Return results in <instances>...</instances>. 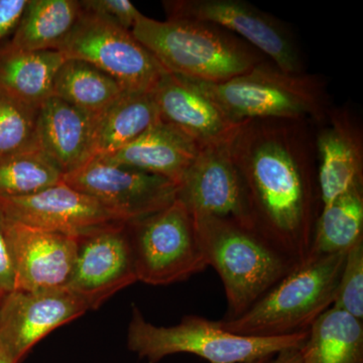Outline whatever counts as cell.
<instances>
[{"mask_svg": "<svg viewBox=\"0 0 363 363\" xmlns=\"http://www.w3.org/2000/svg\"><path fill=\"white\" fill-rule=\"evenodd\" d=\"M80 13L77 0H28L9 44L23 51H57Z\"/></svg>", "mask_w": 363, "mask_h": 363, "instance_id": "23", "label": "cell"}, {"mask_svg": "<svg viewBox=\"0 0 363 363\" xmlns=\"http://www.w3.org/2000/svg\"><path fill=\"white\" fill-rule=\"evenodd\" d=\"M346 253L309 257L245 314L217 322L231 333L250 337L309 331L335 302Z\"/></svg>", "mask_w": 363, "mask_h": 363, "instance_id": "5", "label": "cell"}, {"mask_svg": "<svg viewBox=\"0 0 363 363\" xmlns=\"http://www.w3.org/2000/svg\"><path fill=\"white\" fill-rule=\"evenodd\" d=\"M111 76L85 61L66 59L52 85V96L87 113H99L124 92Z\"/></svg>", "mask_w": 363, "mask_h": 363, "instance_id": "25", "label": "cell"}, {"mask_svg": "<svg viewBox=\"0 0 363 363\" xmlns=\"http://www.w3.org/2000/svg\"><path fill=\"white\" fill-rule=\"evenodd\" d=\"M315 149L322 207L363 186L362 124L351 109L331 107L315 125Z\"/></svg>", "mask_w": 363, "mask_h": 363, "instance_id": "16", "label": "cell"}, {"mask_svg": "<svg viewBox=\"0 0 363 363\" xmlns=\"http://www.w3.org/2000/svg\"><path fill=\"white\" fill-rule=\"evenodd\" d=\"M63 177L40 150L0 157V198L35 194L63 181Z\"/></svg>", "mask_w": 363, "mask_h": 363, "instance_id": "26", "label": "cell"}, {"mask_svg": "<svg viewBox=\"0 0 363 363\" xmlns=\"http://www.w3.org/2000/svg\"><path fill=\"white\" fill-rule=\"evenodd\" d=\"M302 354L304 363H363V321L332 306L309 329Z\"/></svg>", "mask_w": 363, "mask_h": 363, "instance_id": "22", "label": "cell"}, {"mask_svg": "<svg viewBox=\"0 0 363 363\" xmlns=\"http://www.w3.org/2000/svg\"><path fill=\"white\" fill-rule=\"evenodd\" d=\"M88 310V306L68 289L11 291L0 297V342L14 362L20 363L48 334Z\"/></svg>", "mask_w": 363, "mask_h": 363, "instance_id": "13", "label": "cell"}, {"mask_svg": "<svg viewBox=\"0 0 363 363\" xmlns=\"http://www.w3.org/2000/svg\"><path fill=\"white\" fill-rule=\"evenodd\" d=\"M79 2L86 13L94 14L130 32L143 16L130 0H83Z\"/></svg>", "mask_w": 363, "mask_h": 363, "instance_id": "29", "label": "cell"}, {"mask_svg": "<svg viewBox=\"0 0 363 363\" xmlns=\"http://www.w3.org/2000/svg\"><path fill=\"white\" fill-rule=\"evenodd\" d=\"M57 51L66 59L96 67L130 92H152L167 73L130 30L82 9L73 30Z\"/></svg>", "mask_w": 363, "mask_h": 363, "instance_id": "9", "label": "cell"}, {"mask_svg": "<svg viewBox=\"0 0 363 363\" xmlns=\"http://www.w3.org/2000/svg\"><path fill=\"white\" fill-rule=\"evenodd\" d=\"M66 57L60 51L30 52L9 44L0 47V90L40 107L52 95V85Z\"/></svg>", "mask_w": 363, "mask_h": 363, "instance_id": "21", "label": "cell"}, {"mask_svg": "<svg viewBox=\"0 0 363 363\" xmlns=\"http://www.w3.org/2000/svg\"><path fill=\"white\" fill-rule=\"evenodd\" d=\"M131 33L164 70L203 82H223L267 59L233 33L202 21L143 16Z\"/></svg>", "mask_w": 363, "mask_h": 363, "instance_id": "3", "label": "cell"}, {"mask_svg": "<svg viewBox=\"0 0 363 363\" xmlns=\"http://www.w3.org/2000/svg\"><path fill=\"white\" fill-rule=\"evenodd\" d=\"M0 213L23 225L75 236L123 222L96 200L63 181L35 194L0 198Z\"/></svg>", "mask_w": 363, "mask_h": 363, "instance_id": "14", "label": "cell"}, {"mask_svg": "<svg viewBox=\"0 0 363 363\" xmlns=\"http://www.w3.org/2000/svg\"><path fill=\"white\" fill-rule=\"evenodd\" d=\"M183 78L234 123L279 118L303 119L318 125L332 107L323 79L307 73H288L269 59L223 82Z\"/></svg>", "mask_w": 363, "mask_h": 363, "instance_id": "2", "label": "cell"}, {"mask_svg": "<svg viewBox=\"0 0 363 363\" xmlns=\"http://www.w3.org/2000/svg\"><path fill=\"white\" fill-rule=\"evenodd\" d=\"M309 331L278 337H250L222 328L217 321L186 316L175 326L150 323L133 307L128 346L140 357L156 363L177 353H189L210 363H247L274 357L289 348H302Z\"/></svg>", "mask_w": 363, "mask_h": 363, "instance_id": "6", "label": "cell"}, {"mask_svg": "<svg viewBox=\"0 0 363 363\" xmlns=\"http://www.w3.org/2000/svg\"><path fill=\"white\" fill-rule=\"evenodd\" d=\"M333 307L363 321V241L346 253Z\"/></svg>", "mask_w": 363, "mask_h": 363, "instance_id": "28", "label": "cell"}, {"mask_svg": "<svg viewBox=\"0 0 363 363\" xmlns=\"http://www.w3.org/2000/svg\"><path fill=\"white\" fill-rule=\"evenodd\" d=\"M302 348H289L279 351L267 363H304Z\"/></svg>", "mask_w": 363, "mask_h": 363, "instance_id": "32", "label": "cell"}, {"mask_svg": "<svg viewBox=\"0 0 363 363\" xmlns=\"http://www.w3.org/2000/svg\"><path fill=\"white\" fill-rule=\"evenodd\" d=\"M167 20L211 23L247 42L281 70L303 74L305 61L286 21L243 0H166Z\"/></svg>", "mask_w": 363, "mask_h": 363, "instance_id": "8", "label": "cell"}, {"mask_svg": "<svg viewBox=\"0 0 363 363\" xmlns=\"http://www.w3.org/2000/svg\"><path fill=\"white\" fill-rule=\"evenodd\" d=\"M40 107L0 90V157L39 150L37 124Z\"/></svg>", "mask_w": 363, "mask_h": 363, "instance_id": "27", "label": "cell"}, {"mask_svg": "<svg viewBox=\"0 0 363 363\" xmlns=\"http://www.w3.org/2000/svg\"><path fill=\"white\" fill-rule=\"evenodd\" d=\"M0 363H16L1 342H0Z\"/></svg>", "mask_w": 363, "mask_h": 363, "instance_id": "33", "label": "cell"}, {"mask_svg": "<svg viewBox=\"0 0 363 363\" xmlns=\"http://www.w3.org/2000/svg\"><path fill=\"white\" fill-rule=\"evenodd\" d=\"M228 149L247 192L255 230L298 266L311 252L322 209L315 124L303 119H250Z\"/></svg>", "mask_w": 363, "mask_h": 363, "instance_id": "1", "label": "cell"}, {"mask_svg": "<svg viewBox=\"0 0 363 363\" xmlns=\"http://www.w3.org/2000/svg\"><path fill=\"white\" fill-rule=\"evenodd\" d=\"M154 95L160 118L190 136L202 149L228 142L238 126L185 79L169 72Z\"/></svg>", "mask_w": 363, "mask_h": 363, "instance_id": "17", "label": "cell"}, {"mask_svg": "<svg viewBox=\"0 0 363 363\" xmlns=\"http://www.w3.org/2000/svg\"><path fill=\"white\" fill-rule=\"evenodd\" d=\"M125 225L138 281L152 286L171 285L208 267L194 218L179 200Z\"/></svg>", "mask_w": 363, "mask_h": 363, "instance_id": "7", "label": "cell"}, {"mask_svg": "<svg viewBox=\"0 0 363 363\" xmlns=\"http://www.w3.org/2000/svg\"><path fill=\"white\" fill-rule=\"evenodd\" d=\"M363 241V186L322 207L310 257L347 252Z\"/></svg>", "mask_w": 363, "mask_h": 363, "instance_id": "24", "label": "cell"}, {"mask_svg": "<svg viewBox=\"0 0 363 363\" xmlns=\"http://www.w3.org/2000/svg\"><path fill=\"white\" fill-rule=\"evenodd\" d=\"M271 358H264V359L255 360V362H250L247 363H267L269 359H271Z\"/></svg>", "mask_w": 363, "mask_h": 363, "instance_id": "34", "label": "cell"}, {"mask_svg": "<svg viewBox=\"0 0 363 363\" xmlns=\"http://www.w3.org/2000/svg\"><path fill=\"white\" fill-rule=\"evenodd\" d=\"M177 200L193 218L226 219L255 230L247 192L228 142L203 147L178 184Z\"/></svg>", "mask_w": 363, "mask_h": 363, "instance_id": "12", "label": "cell"}, {"mask_svg": "<svg viewBox=\"0 0 363 363\" xmlns=\"http://www.w3.org/2000/svg\"><path fill=\"white\" fill-rule=\"evenodd\" d=\"M94 116L54 96L40 105L38 147L64 175L80 169L93 159Z\"/></svg>", "mask_w": 363, "mask_h": 363, "instance_id": "19", "label": "cell"}, {"mask_svg": "<svg viewBox=\"0 0 363 363\" xmlns=\"http://www.w3.org/2000/svg\"><path fill=\"white\" fill-rule=\"evenodd\" d=\"M201 150L190 136L160 119L123 149L98 159L162 177L178 185Z\"/></svg>", "mask_w": 363, "mask_h": 363, "instance_id": "18", "label": "cell"}, {"mask_svg": "<svg viewBox=\"0 0 363 363\" xmlns=\"http://www.w3.org/2000/svg\"><path fill=\"white\" fill-rule=\"evenodd\" d=\"M28 0H0V40L16 30Z\"/></svg>", "mask_w": 363, "mask_h": 363, "instance_id": "31", "label": "cell"}, {"mask_svg": "<svg viewBox=\"0 0 363 363\" xmlns=\"http://www.w3.org/2000/svg\"><path fill=\"white\" fill-rule=\"evenodd\" d=\"M126 222H114L78 235L68 289L89 310L138 281Z\"/></svg>", "mask_w": 363, "mask_h": 363, "instance_id": "11", "label": "cell"}, {"mask_svg": "<svg viewBox=\"0 0 363 363\" xmlns=\"http://www.w3.org/2000/svg\"><path fill=\"white\" fill-rule=\"evenodd\" d=\"M4 222L13 250L16 290L67 289L75 264L78 236L33 228L6 217Z\"/></svg>", "mask_w": 363, "mask_h": 363, "instance_id": "15", "label": "cell"}, {"mask_svg": "<svg viewBox=\"0 0 363 363\" xmlns=\"http://www.w3.org/2000/svg\"><path fill=\"white\" fill-rule=\"evenodd\" d=\"M16 290L13 250L7 236L4 215L0 213V297Z\"/></svg>", "mask_w": 363, "mask_h": 363, "instance_id": "30", "label": "cell"}, {"mask_svg": "<svg viewBox=\"0 0 363 363\" xmlns=\"http://www.w3.org/2000/svg\"><path fill=\"white\" fill-rule=\"evenodd\" d=\"M160 119L154 91H124L106 108L95 114L92 133L93 159L123 149Z\"/></svg>", "mask_w": 363, "mask_h": 363, "instance_id": "20", "label": "cell"}, {"mask_svg": "<svg viewBox=\"0 0 363 363\" xmlns=\"http://www.w3.org/2000/svg\"><path fill=\"white\" fill-rule=\"evenodd\" d=\"M64 183L90 196L121 221L156 213L177 200L178 185L168 179L94 157L63 177Z\"/></svg>", "mask_w": 363, "mask_h": 363, "instance_id": "10", "label": "cell"}, {"mask_svg": "<svg viewBox=\"0 0 363 363\" xmlns=\"http://www.w3.org/2000/svg\"><path fill=\"white\" fill-rule=\"evenodd\" d=\"M198 241L208 267L218 272L227 305L223 320L245 314L298 267L252 229L215 217H195Z\"/></svg>", "mask_w": 363, "mask_h": 363, "instance_id": "4", "label": "cell"}]
</instances>
